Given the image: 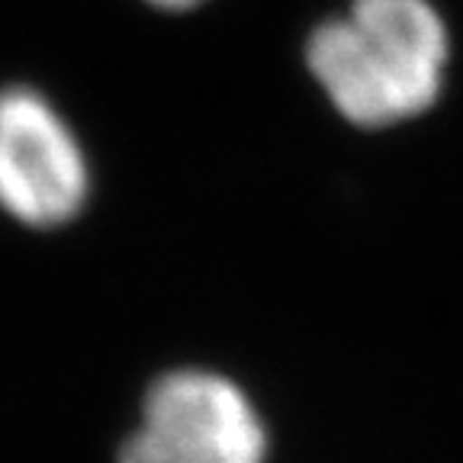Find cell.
I'll return each mask as SVG.
<instances>
[{
    "mask_svg": "<svg viewBox=\"0 0 463 463\" xmlns=\"http://www.w3.org/2000/svg\"><path fill=\"white\" fill-rule=\"evenodd\" d=\"M448 29L428 0H354L309 39V68L357 126H392L441 94Z\"/></svg>",
    "mask_w": 463,
    "mask_h": 463,
    "instance_id": "obj_1",
    "label": "cell"
},
{
    "mask_svg": "<svg viewBox=\"0 0 463 463\" xmlns=\"http://www.w3.org/2000/svg\"><path fill=\"white\" fill-rule=\"evenodd\" d=\"M264 425L239 386L206 370H174L148 390L119 463H264Z\"/></svg>",
    "mask_w": 463,
    "mask_h": 463,
    "instance_id": "obj_2",
    "label": "cell"
},
{
    "mask_svg": "<svg viewBox=\"0 0 463 463\" xmlns=\"http://www.w3.org/2000/svg\"><path fill=\"white\" fill-rule=\"evenodd\" d=\"M87 161L71 126L29 87L0 94V206L23 225L52 229L87 200Z\"/></svg>",
    "mask_w": 463,
    "mask_h": 463,
    "instance_id": "obj_3",
    "label": "cell"
},
{
    "mask_svg": "<svg viewBox=\"0 0 463 463\" xmlns=\"http://www.w3.org/2000/svg\"><path fill=\"white\" fill-rule=\"evenodd\" d=\"M155 7H165V10H187V7H196L203 0H148Z\"/></svg>",
    "mask_w": 463,
    "mask_h": 463,
    "instance_id": "obj_4",
    "label": "cell"
}]
</instances>
